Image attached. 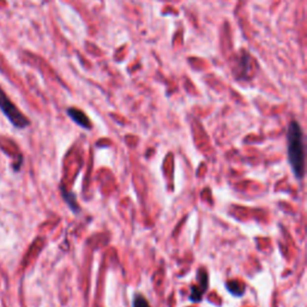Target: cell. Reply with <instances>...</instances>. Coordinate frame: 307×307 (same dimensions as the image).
I'll use <instances>...</instances> for the list:
<instances>
[{"label": "cell", "instance_id": "6da1fadb", "mask_svg": "<svg viewBox=\"0 0 307 307\" xmlns=\"http://www.w3.org/2000/svg\"><path fill=\"white\" fill-rule=\"evenodd\" d=\"M287 154L295 179L303 180L305 177V145L303 130L295 120L290 121L287 130Z\"/></svg>", "mask_w": 307, "mask_h": 307}, {"label": "cell", "instance_id": "7a4b0ae2", "mask_svg": "<svg viewBox=\"0 0 307 307\" xmlns=\"http://www.w3.org/2000/svg\"><path fill=\"white\" fill-rule=\"evenodd\" d=\"M0 111L4 113V115L9 119V121L15 127L22 130V128H26L30 125L29 119L16 107V105H13L1 88H0Z\"/></svg>", "mask_w": 307, "mask_h": 307}, {"label": "cell", "instance_id": "3957f363", "mask_svg": "<svg viewBox=\"0 0 307 307\" xmlns=\"http://www.w3.org/2000/svg\"><path fill=\"white\" fill-rule=\"evenodd\" d=\"M68 115L72 119V121L76 122L78 126L84 128V130H90V128L93 127V125H91V121H90V119L88 118V115H86L83 111L78 110V108H74V107L69 108Z\"/></svg>", "mask_w": 307, "mask_h": 307}, {"label": "cell", "instance_id": "277c9868", "mask_svg": "<svg viewBox=\"0 0 307 307\" xmlns=\"http://www.w3.org/2000/svg\"><path fill=\"white\" fill-rule=\"evenodd\" d=\"M61 196H63L64 200H65L69 208L72 210V213H75V214L80 213V208H79V205H78L77 197L74 192L69 191V190H66L65 188H61Z\"/></svg>", "mask_w": 307, "mask_h": 307}, {"label": "cell", "instance_id": "5b68a950", "mask_svg": "<svg viewBox=\"0 0 307 307\" xmlns=\"http://www.w3.org/2000/svg\"><path fill=\"white\" fill-rule=\"evenodd\" d=\"M226 288L234 297H242L245 293V289H246V286L244 284V282L228 281L226 283Z\"/></svg>", "mask_w": 307, "mask_h": 307}, {"label": "cell", "instance_id": "8992f818", "mask_svg": "<svg viewBox=\"0 0 307 307\" xmlns=\"http://www.w3.org/2000/svg\"><path fill=\"white\" fill-rule=\"evenodd\" d=\"M197 280H198V283H199V286H197V287L200 290H202L203 293H205L206 289H208V287H209V284H208L209 283V276H208V272H206V270L204 269V268H199V269H198Z\"/></svg>", "mask_w": 307, "mask_h": 307}, {"label": "cell", "instance_id": "52a82bcc", "mask_svg": "<svg viewBox=\"0 0 307 307\" xmlns=\"http://www.w3.org/2000/svg\"><path fill=\"white\" fill-rule=\"evenodd\" d=\"M132 307H152L144 295L136 293L132 299Z\"/></svg>", "mask_w": 307, "mask_h": 307}, {"label": "cell", "instance_id": "ba28073f", "mask_svg": "<svg viewBox=\"0 0 307 307\" xmlns=\"http://www.w3.org/2000/svg\"><path fill=\"white\" fill-rule=\"evenodd\" d=\"M203 295H204V293H203L202 290L198 288L197 286H192L191 287V294H190V301H192V303H194V304L199 303V301L202 300Z\"/></svg>", "mask_w": 307, "mask_h": 307}]
</instances>
